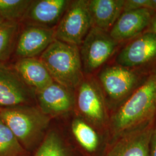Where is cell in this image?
I'll use <instances>...</instances> for the list:
<instances>
[{
  "instance_id": "484cf974",
  "label": "cell",
  "mask_w": 156,
  "mask_h": 156,
  "mask_svg": "<svg viewBox=\"0 0 156 156\" xmlns=\"http://www.w3.org/2000/svg\"><path fill=\"white\" fill-rule=\"evenodd\" d=\"M4 22H5V20L3 18H2L0 16V24H1Z\"/></svg>"
},
{
  "instance_id": "44dd1931",
  "label": "cell",
  "mask_w": 156,
  "mask_h": 156,
  "mask_svg": "<svg viewBox=\"0 0 156 156\" xmlns=\"http://www.w3.org/2000/svg\"><path fill=\"white\" fill-rule=\"evenodd\" d=\"M35 156H67L62 140L55 132L48 134Z\"/></svg>"
},
{
  "instance_id": "d4e9b609",
  "label": "cell",
  "mask_w": 156,
  "mask_h": 156,
  "mask_svg": "<svg viewBox=\"0 0 156 156\" xmlns=\"http://www.w3.org/2000/svg\"><path fill=\"white\" fill-rule=\"evenodd\" d=\"M149 9L154 12L156 11V0H150Z\"/></svg>"
},
{
  "instance_id": "ffe728a7",
  "label": "cell",
  "mask_w": 156,
  "mask_h": 156,
  "mask_svg": "<svg viewBox=\"0 0 156 156\" xmlns=\"http://www.w3.org/2000/svg\"><path fill=\"white\" fill-rule=\"evenodd\" d=\"M32 1L0 0V16L5 21L17 22L24 17Z\"/></svg>"
},
{
  "instance_id": "cb8c5ba5",
  "label": "cell",
  "mask_w": 156,
  "mask_h": 156,
  "mask_svg": "<svg viewBox=\"0 0 156 156\" xmlns=\"http://www.w3.org/2000/svg\"><path fill=\"white\" fill-rule=\"evenodd\" d=\"M147 31L152 32V33L156 34V15H155V16L153 17L151 24L149 26V30Z\"/></svg>"
},
{
  "instance_id": "5bb4252c",
  "label": "cell",
  "mask_w": 156,
  "mask_h": 156,
  "mask_svg": "<svg viewBox=\"0 0 156 156\" xmlns=\"http://www.w3.org/2000/svg\"><path fill=\"white\" fill-rule=\"evenodd\" d=\"M70 2L67 0L32 1L24 17L30 24L50 27L60 22Z\"/></svg>"
},
{
  "instance_id": "277c9868",
  "label": "cell",
  "mask_w": 156,
  "mask_h": 156,
  "mask_svg": "<svg viewBox=\"0 0 156 156\" xmlns=\"http://www.w3.org/2000/svg\"><path fill=\"white\" fill-rule=\"evenodd\" d=\"M92 27L88 1H73L55 30V38L56 40L79 46Z\"/></svg>"
},
{
  "instance_id": "30bf717a",
  "label": "cell",
  "mask_w": 156,
  "mask_h": 156,
  "mask_svg": "<svg viewBox=\"0 0 156 156\" xmlns=\"http://www.w3.org/2000/svg\"><path fill=\"white\" fill-rule=\"evenodd\" d=\"M78 87L79 111L90 122L96 125L104 124L106 120V110L99 85L92 79H83Z\"/></svg>"
},
{
  "instance_id": "7c38bea8",
  "label": "cell",
  "mask_w": 156,
  "mask_h": 156,
  "mask_svg": "<svg viewBox=\"0 0 156 156\" xmlns=\"http://www.w3.org/2000/svg\"><path fill=\"white\" fill-rule=\"evenodd\" d=\"M153 13L147 8L123 12L109 34L118 42L134 37L150 26Z\"/></svg>"
},
{
  "instance_id": "3957f363",
  "label": "cell",
  "mask_w": 156,
  "mask_h": 156,
  "mask_svg": "<svg viewBox=\"0 0 156 156\" xmlns=\"http://www.w3.org/2000/svg\"><path fill=\"white\" fill-rule=\"evenodd\" d=\"M0 118L20 142L28 143L42 132L49 123V117L33 107L18 106L0 110Z\"/></svg>"
},
{
  "instance_id": "603a6c76",
  "label": "cell",
  "mask_w": 156,
  "mask_h": 156,
  "mask_svg": "<svg viewBox=\"0 0 156 156\" xmlns=\"http://www.w3.org/2000/svg\"><path fill=\"white\" fill-rule=\"evenodd\" d=\"M150 156H156V118L150 144Z\"/></svg>"
},
{
  "instance_id": "8992f818",
  "label": "cell",
  "mask_w": 156,
  "mask_h": 156,
  "mask_svg": "<svg viewBox=\"0 0 156 156\" xmlns=\"http://www.w3.org/2000/svg\"><path fill=\"white\" fill-rule=\"evenodd\" d=\"M156 116L117 135L107 156H150Z\"/></svg>"
},
{
  "instance_id": "5b68a950",
  "label": "cell",
  "mask_w": 156,
  "mask_h": 156,
  "mask_svg": "<svg viewBox=\"0 0 156 156\" xmlns=\"http://www.w3.org/2000/svg\"><path fill=\"white\" fill-rule=\"evenodd\" d=\"M119 42L108 32L93 27L81 44L80 53L84 73H90L111 57Z\"/></svg>"
},
{
  "instance_id": "52a82bcc",
  "label": "cell",
  "mask_w": 156,
  "mask_h": 156,
  "mask_svg": "<svg viewBox=\"0 0 156 156\" xmlns=\"http://www.w3.org/2000/svg\"><path fill=\"white\" fill-rule=\"evenodd\" d=\"M99 80L107 96L112 100L120 101L134 92L140 76L133 68L116 65L104 68Z\"/></svg>"
},
{
  "instance_id": "9a60e30c",
  "label": "cell",
  "mask_w": 156,
  "mask_h": 156,
  "mask_svg": "<svg viewBox=\"0 0 156 156\" xmlns=\"http://www.w3.org/2000/svg\"><path fill=\"white\" fill-rule=\"evenodd\" d=\"M14 68L23 82L37 92L55 82L45 65L35 57L20 58Z\"/></svg>"
},
{
  "instance_id": "8fae6325",
  "label": "cell",
  "mask_w": 156,
  "mask_h": 156,
  "mask_svg": "<svg viewBox=\"0 0 156 156\" xmlns=\"http://www.w3.org/2000/svg\"><path fill=\"white\" fill-rule=\"evenodd\" d=\"M55 39V30L30 24L22 32L15 52L21 58H34L41 55Z\"/></svg>"
},
{
  "instance_id": "e0dca14e",
  "label": "cell",
  "mask_w": 156,
  "mask_h": 156,
  "mask_svg": "<svg viewBox=\"0 0 156 156\" xmlns=\"http://www.w3.org/2000/svg\"><path fill=\"white\" fill-rule=\"evenodd\" d=\"M72 131L76 140L86 151L93 152L97 149L99 143L98 135L88 123L76 119L72 124Z\"/></svg>"
},
{
  "instance_id": "ba28073f",
  "label": "cell",
  "mask_w": 156,
  "mask_h": 156,
  "mask_svg": "<svg viewBox=\"0 0 156 156\" xmlns=\"http://www.w3.org/2000/svg\"><path fill=\"white\" fill-rule=\"evenodd\" d=\"M156 60V34L149 31L128 44L116 58L118 65L133 69Z\"/></svg>"
},
{
  "instance_id": "2e32d148",
  "label": "cell",
  "mask_w": 156,
  "mask_h": 156,
  "mask_svg": "<svg viewBox=\"0 0 156 156\" xmlns=\"http://www.w3.org/2000/svg\"><path fill=\"white\" fill-rule=\"evenodd\" d=\"M125 0H89L88 7L93 27L106 32L123 12Z\"/></svg>"
},
{
  "instance_id": "7402d4cb",
  "label": "cell",
  "mask_w": 156,
  "mask_h": 156,
  "mask_svg": "<svg viewBox=\"0 0 156 156\" xmlns=\"http://www.w3.org/2000/svg\"><path fill=\"white\" fill-rule=\"evenodd\" d=\"M150 0H127L125 1L123 12L142 8L149 9Z\"/></svg>"
},
{
  "instance_id": "ac0fdd59",
  "label": "cell",
  "mask_w": 156,
  "mask_h": 156,
  "mask_svg": "<svg viewBox=\"0 0 156 156\" xmlns=\"http://www.w3.org/2000/svg\"><path fill=\"white\" fill-rule=\"evenodd\" d=\"M19 30L17 22L5 21L0 24V62L9 58Z\"/></svg>"
},
{
  "instance_id": "9c48e42d",
  "label": "cell",
  "mask_w": 156,
  "mask_h": 156,
  "mask_svg": "<svg viewBox=\"0 0 156 156\" xmlns=\"http://www.w3.org/2000/svg\"><path fill=\"white\" fill-rule=\"evenodd\" d=\"M32 90L23 82L15 68L0 62L1 106L8 108L27 102L32 97Z\"/></svg>"
},
{
  "instance_id": "d6986e66",
  "label": "cell",
  "mask_w": 156,
  "mask_h": 156,
  "mask_svg": "<svg viewBox=\"0 0 156 156\" xmlns=\"http://www.w3.org/2000/svg\"><path fill=\"white\" fill-rule=\"evenodd\" d=\"M22 151L20 142L0 118V156H18Z\"/></svg>"
},
{
  "instance_id": "7a4b0ae2",
  "label": "cell",
  "mask_w": 156,
  "mask_h": 156,
  "mask_svg": "<svg viewBox=\"0 0 156 156\" xmlns=\"http://www.w3.org/2000/svg\"><path fill=\"white\" fill-rule=\"evenodd\" d=\"M55 82L69 89L79 86L83 80V70L79 46L55 39L41 55Z\"/></svg>"
},
{
  "instance_id": "6da1fadb",
  "label": "cell",
  "mask_w": 156,
  "mask_h": 156,
  "mask_svg": "<svg viewBox=\"0 0 156 156\" xmlns=\"http://www.w3.org/2000/svg\"><path fill=\"white\" fill-rule=\"evenodd\" d=\"M156 116V73L135 90L112 119L116 136Z\"/></svg>"
},
{
  "instance_id": "4fadbf2b",
  "label": "cell",
  "mask_w": 156,
  "mask_h": 156,
  "mask_svg": "<svg viewBox=\"0 0 156 156\" xmlns=\"http://www.w3.org/2000/svg\"><path fill=\"white\" fill-rule=\"evenodd\" d=\"M37 93L41 111L46 115H58L71 111L75 104L71 89L54 82Z\"/></svg>"
}]
</instances>
